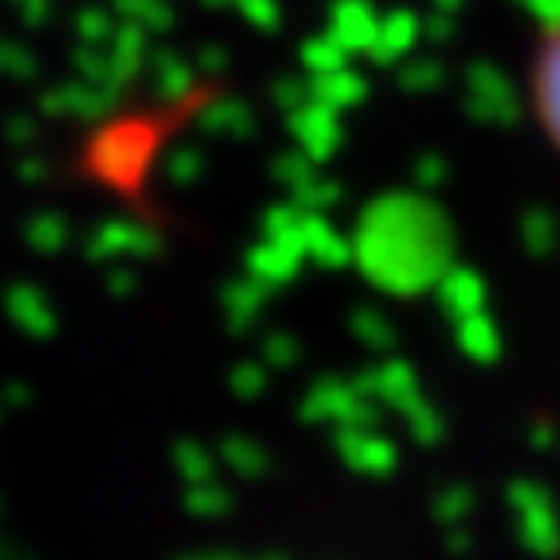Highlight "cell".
I'll return each mask as SVG.
<instances>
[{
	"mask_svg": "<svg viewBox=\"0 0 560 560\" xmlns=\"http://www.w3.org/2000/svg\"><path fill=\"white\" fill-rule=\"evenodd\" d=\"M529 102L547 142L560 151V23L542 32L534 62H529Z\"/></svg>",
	"mask_w": 560,
	"mask_h": 560,
	"instance_id": "obj_1",
	"label": "cell"
}]
</instances>
